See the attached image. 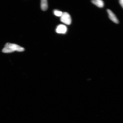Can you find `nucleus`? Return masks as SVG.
Instances as JSON below:
<instances>
[{"instance_id": "obj_6", "label": "nucleus", "mask_w": 123, "mask_h": 123, "mask_svg": "<svg viewBox=\"0 0 123 123\" xmlns=\"http://www.w3.org/2000/svg\"><path fill=\"white\" fill-rule=\"evenodd\" d=\"M41 9L43 11H45L48 7L47 1V0H42L41 2Z\"/></svg>"}, {"instance_id": "obj_7", "label": "nucleus", "mask_w": 123, "mask_h": 123, "mask_svg": "<svg viewBox=\"0 0 123 123\" xmlns=\"http://www.w3.org/2000/svg\"><path fill=\"white\" fill-rule=\"evenodd\" d=\"M54 13L57 16L61 17L62 14V12L58 10H55L54 12Z\"/></svg>"}, {"instance_id": "obj_8", "label": "nucleus", "mask_w": 123, "mask_h": 123, "mask_svg": "<svg viewBox=\"0 0 123 123\" xmlns=\"http://www.w3.org/2000/svg\"><path fill=\"white\" fill-rule=\"evenodd\" d=\"M119 2L121 6H122L123 8V0H120L119 1Z\"/></svg>"}, {"instance_id": "obj_4", "label": "nucleus", "mask_w": 123, "mask_h": 123, "mask_svg": "<svg viewBox=\"0 0 123 123\" xmlns=\"http://www.w3.org/2000/svg\"><path fill=\"white\" fill-rule=\"evenodd\" d=\"M67 28L65 25H60L57 27L56 32L58 33L65 34L67 32Z\"/></svg>"}, {"instance_id": "obj_1", "label": "nucleus", "mask_w": 123, "mask_h": 123, "mask_svg": "<svg viewBox=\"0 0 123 123\" xmlns=\"http://www.w3.org/2000/svg\"><path fill=\"white\" fill-rule=\"evenodd\" d=\"M24 50V48L17 44L7 43L5 45L2 50V52L4 53H11L15 51L23 52Z\"/></svg>"}, {"instance_id": "obj_3", "label": "nucleus", "mask_w": 123, "mask_h": 123, "mask_svg": "<svg viewBox=\"0 0 123 123\" xmlns=\"http://www.w3.org/2000/svg\"><path fill=\"white\" fill-rule=\"evenodd\" d=\"M107 11L109 15V17L110 19L113 22L116 23V24H118L119 23V21L116 15L110 9H107Z\"/></svg>"}, {"instance_id": "obj_5", "label": "nucleus", "mask_w": 123, "mask_h": 123, "mask_svg": "<svg viewBox=\"0 0 123 123\" xmlns=\"http://www.w3.org/2000/svg\"><path fill=\"white\" fill-rule=\"evenodd\" d=\"M92 2L98 7L102 8L104 6V1L101 0H93L92 1Z\"/></svg>"}, {"instance_id": "obj_2", "label": "nucleus", "mask_w": 123, "mask_h": 123, "mask_svg": "<svg viewBox=\"0 0 123 123\" xmlns=\"http://www.w3.org/2000/svg\"><path fill=\"white\" fill-rule=\"evenodd\" d=\"M61 21L66 24L70 25L71 23V17L69 13L67 12H64L61 16Z\"/></svg>"}]
</instances>
